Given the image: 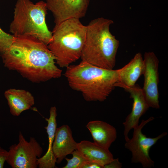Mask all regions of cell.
<instances>
[{
  "label": "cell",
  "instance_id": "30bf717a",
  "mask_svg": "<svg viewBox=\"0 0 168 168\" xmlns=\"http://www.w3.org/2000/svg\"><path fill=\"white\" fill-rule=\"evenodd\" d=\"M123 88L130 93V97L133 101L132 110L123 123L124 127V137L127 141L129 139L128 135L130 130L139 124V119L149 107L142 88L135 85L133 87H126Z\"/></svg>",
  "mask_w": 168,
  "mask_h": 168
},
{
  "label": "cell",
  "instance_id": "8992f818",
  "mask_svg": "<svg viewBox=\"0 0 168 168\" xmlns=\"http://www.w3.org/2000/svg\"><path fill=\"white\" fill-rule=\"evenodd\" d=\"M154 119L152 116L146 120L142 119L139 124L133 128L132 138L126 141L124 145L125 147L132 153V162L140 163L144 168L154 166V162L149 156L150 149L159 139L167 134L166 132H163L155 138H151L146 137L142 133L143 127Z\"/></svg>",
  "mask_w": 168,
  "mask_h": 168
},
{
  "label": "cell",
  "instance_id": "ba28073f",
  "mask_svg": "<svg viewBox=\"0 0 168 168\" xmlns=\"http://www.w3.org/2000/svg\"><path fill=\"white\" fill-rule=\"evenodd\" d=\"M143 59L144 81L142 91L149 107L158 109L160 107L158 88L159 61L152 52H145Z\"/></svg>",
  "mask_w": 168,
  "mask_h": 168
},
{
  "label": "cell",
  "instance_id": "4fadbf2b",
  "mask_svg": "<svg viewBox=\"0 0 168 168\" xmlns=\"http://www.w3.org/2000/svg\"><path fill=\"white\" fill-rule=\"evenodd\" d=\"M86 127L91 134L94 142L105 149H109L116 139V129L106 122L99 120L91 121Z\"/></svg>",
  "mask_w": 168,
  "mask_h": 168
},
{
  "label": "cell",
  "instance_id": "7a4b0ae2",
  "mask_svg": "<svg viewBox=\"0 0 168 168\" xmlns=\"http://www.w3.org/2000/svg\"><path fill=\"white\" fill-rule=\"evenodd\" d=\"M66 68L64 75L69 86L81 92L87 101H104L118 81L117 70L100 68L82 61Z\"/></svg>",
  "mask_w": 168,
  "mask_h": 168
},
{
  "label": "cell",
  "instance_id": "5bb4252c",
  "mask_svg": "<svg viewBox=\"0 0 168 168\" xmlns=\"http://www.w3.org/2000/svg\"><path fill=\"white\" fill-rule=\"evenodd\" d=\"M4 96L10 113L14 116H19L22 112L29 109L35 103L32 95L24 90L10 89L5 91Z\"/></svg>",
  "mask_w": 168,
  "mask_h": 168
},
{
  "label": "cell",
  "instance_id": "277c9868",
  "mask_svg": "<svg viewBox=\"0 0 168 168\" xmlns=\"http://www.w3.org/2000/svg\"><path fill=\"white\" fill-rule=\"evenodd\" d=\"M51 40L47 45L56 63L67 68L81 57L85 43L86 26L80 19L72 18L55 26Z\"/></svg>",
  "mask_w": 168,
  "mask_h": 168
},
{
  "label": "cell",
  "instance_id": "7c38bea8",
  "mask_svg": "<svg viewBox=\"0 0 168 168\" xmlns=\"http://www.w3.org/2000/svg\"><path fill=\"white\" fill-rule=\"evenodd\" d=\"M144 68V59L140 53H137L127 64L117 69L118 81L116 87H133L141 75Z\"/></svg>",
  "mask_w": 168,
  "mask_h": 168
},
{
  "label": "cell",
  "instance_id": "d6986e66",
  "mask_svg": "<svg viewBox=\"0 0 168 168\" xmlns=\"http://www.w3.org/2000/svg\"><path fill=\"white\" fill-rule=\"evenodd\" d=\"M8 151L0 147V168L4 167V164L7 159Z\"/></svg>",
  "mask_w": 168,
  "mask_h": 168
},
{
  "label": "cell",
  "instance_id": "5b68a950",
  "mask_svg": "<svg viewBox=\"0 0 168 168\" xmlns=\"http://www.w3.org/2000/svg\"><path fill=\"white\" fill-rule=\"evenodd\" d=\"M47 10L46 2L43 1L34 3L30 0H17L10 32L14 36L35 38L48 45L51 40L52 32L46 22Z\"/></svg>",
  "mask_w": 168,
  "mask_h": 168
},
{
  "label": "cell",
  "instance_id": "3957f363",
  "mask_svg": "<svg viewBox=\"0 0 168 168\" xmlns=\"http://www.w3.org/2000/svg\"><path fill=\"white\" fill-rule=\"evenodd\" d=\"M112 20L101 17L91 20L86 26L85 40L81 58L93 65L113 69L119 45L110 32Z\"/></svg>",
  "mask_w": 168,
  "mask_h": 168
},
{
  "label": "cell",
  "instance_id": "9a60e30c",
  "mask_svg": "<svg viewBox=\"0 0 168 168\" xmlns=\"http://www.w3.org/2000/svg\"><path fill=\"white\" fill-rule=\"evenodd\" d=\"M50 116L46 118L48 125L45 127L48 135L49 146L48 150L43 156L38 159V167L39 168H54L56 167V159L52 150L53 143L57 129V109L55 106L52 107L49 110Z\"/></svg>",
  "mask_w": 168,
  "mask_h": 168
},
{
  "label": "cell",
  "instance_id": "52a82bcc",
  "mask_svg": "<svg viewBox=\"0 0 168 168\" xmlns=\"http://www.w3.org/2000/svg\"><path fill=\"white\" fill-rule=\"evenodd\" d=\"M43 149L33 137L27 141L21 132L19 134V142L9 148L6 161L13 168H37L38 160L40 157Z\"/></svg>",
  "mask_w": 168,
  "mask_h": 168
},
{
  "label": "cell",
  "instance_id": "9c48e42d",
  "mask_svg": "<svg viewBox=\"0 0 168 168\" xmlns=\"http://www.w3.org/2000/svg\"><path fill=\"white\" fill-rule=\"evenodd\" d=\"M90 0H46L48 10L53 15L55 25L67 19H80L86 14Z\"/></svg>",
  "mask_w": 168,
  "mask_h": 168
},
{
  "label": "cell",
  "instance_id": "ac0fdd59",
  "mask_svg": "<svg viewBox=\"0 0 168 168\" xmlns=\"http://www.w3.org/2000/svg\"><path fill=\"white\" fill-rule=\"evenodd\" d=\"M14 38L13 35L6 32L0 27V53H2L10 47Z\"/></svg>",
  "mask_w": 168,
  "mask_h": 168
},
{
  "label": "cell",
  "instance_id": "2e32d148",
  "mask_svg": "<svg viewBox=\"0 0 168 168\" xmlns=\"http://www.w3.org/2000/svg\"><path fill=\"white\" fill-rule=\"evenodd\" d=\"M77 149L88 161L97 163L104 167L114 159L109 149L88 141L83 140L77 143Z\"/></svg>",
  "mask_w": 168,
  "mask_h": 168
},
{
  "label": "cell",
  "instance_id": "44dd1931",
  "mask_svg": "<svg viewBox=\"0 0 168 168\" xmlns=\"http://www.w3.org/2000/svg\"><path fill=\"white\" fill-rule=\"evenodd\" d=\"M83 168H104V166L96 162L88 161Z\"/></svg>",
  "mask_w": 168,
  "mask_h": 168
},
{
  "label": "cell",
  "instance_id": "e0dca14e",
  "mask_svg": "<svg viewBox=\"0 0 168 168\" xmlns=\"http://www.w3.org/2000/svg\"><path fill=\"white\" fill-rule=\"evenodd\" d=\"M71 154L72 155L71 159L65 157L67 163L63 168H83L88 161L77 149L73 151Z\"/></svg>",
  "mask_w": 168,
  "mask_h": 168
},
{
  "label": "cell",
  "instance_id": "8fae6325",
  "mask_svg": "<svg viewBox=\"0 0 168 168\" xmlns=\"http://www.w3.org/2000/svg\"><path fill=\"white\" fill-rule=\"evenodd\" d=\"M77 143L73 138L70 127L64 124L57 128L53 143L52 150L56 159L60 163L68 155L77 149Z\"/></svg>",
  "mask_w": 168,
  "mask_h": 168
},
{
  "label": "cell",
  "instance_id": "6da1fadb",
  "mask_svg": "<svg viewBox=\"0 0 168 168\" xmlns=\"http://www.w3.org/2000/svg\"><path fill=\"white\" fill-rule=\"evenodd\" d=\"M1 56L5 67L34 82H46L61 75L62 71L56 65L48 45L34 37L14 36L12 44Z\"/></svg>",
  "mask_w": 168,
  "mask_h": 168
},
{
  "label": "cell",
  "instance_id": "ffe728a7",
  "mask_svg": "<svg viewBox=\"0 0 168 168\" xmlns=\"http://www.w3.org/2000/svg\"><path fill=\"white\" fill-rule=\"evenodd\" d=\"M122 164L118 158L113 159L110 163L104 166V168H120Z\"/></svg>",
  "mask_w": 168,
  "mask_h": 168
}]
</instances>
